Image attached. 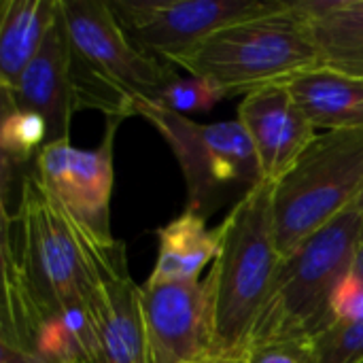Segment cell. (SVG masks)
<instances>
[{
  "mask_svg": "<svg viewBox=\"0 0 363 363\" xmlns=\"http://www.w3.org/2000/svg\"><path fill=\"white\" fill-rule=\"evenodd\" d=\"M194 363H249L247 359H238V357H206V359H200V362Z\"/></svg>",
  "mask_w": 363,
  "mask_h": 363,
  "instance_id": "obj_25",
  "label": "cell"
},
{
  "mask_svg": "<svg viewBox=\"0 0 363 363\" xmlns=\"http://www.w3.org/2000/svg\"><path fill=\"white\" fill-rule=\"evenodd\" d=\"M332 311L336 321H363V281L353 272L338 285Z\"/></svg>",
  "mask_w": 363,
  "mask_h": 363,
  "instance_id": "obj_22",
  "label": "cell"
},
{
  "mask_svg": "<svg viewBox=\"0 0 363 363\" xmlns=\"http://www.w3.org/2000/svg\"><path fill=\"white\" fill-rule=\"evenodd\" d=\"M304 363H363V321H336L308 342Z\"/></svg>",
  "mask_w": 363,
  "mask_h": 363,
  "instance_id": "obj_20",
  "label": "cell"
},
{
  "mask_svg": "<svg viewBox=\"0 0 363 363\" xmlns=\"http://www.w3.org/2000/svg\"><path fill=\"white\" fill-rule=\"evenodd\" d=\"M272 191L274 183L262 181L219 225L221 245L206 277L213 296L211 357L245 359L268 300L283 259L274 238Z\"/></svg>",
  "mask_w": 363,
  "mask_h": 363,
  "instance_id": "obj_2",
  "label": "cell"
},
{
  "mask_svg": "<svg viewBox=\"0 0 363 363\" xmlns=\"http://www.w3.org/2000/svg\"><path fill=\"white\" fill-rule=\"evenodd\" d=\"M2 98L11 100L17 108L32 111L45 119L47 145L70 140L74 100L70 83V43L62 4H57L55 19L40 51L11 87H2Z\"/></svg>",
  "mask_w": 363,
  "mask_h": 363,
  "instance_id": "obj_13",
  "label": "cell"
},
{
  "mask_svg": "<svg viewBox=\"0 0 363 363\" xmlns=\"http://www.w3.org/2000/svg\"><path fill=\"white\" fill-rule=\"evenodd\" d=\"M60 0H2L0 87H11L40 51Z\"/></svg>",
  "mask_w": 363,
  "mask_h": 363,
  "instance_id": "obj_18",
  "label": "cell"
},
{
  "mask_svg": "<svg viewBox=\"0 0 363 363\" xmlns=\"http://www.w3.org/2000/svg\"><path fill=\"white\" fill-rule=\"evenodd\" d=\"M319 66L363 79V0H302Z\"/></svg>",
  "mask_w": 363,
  "mask_h": 363,
  "instance_id": "obj_15",
  "label": "cell"
},
{
  "mask_svg": "<svg viewBox=\"0 0 363 363\" xmlns=\"http://www.w3.org/2000/svg\"><path fill=\"white\" fill-rule=\"evenodd\" d=\"M351 272L363 281V236L362 240H359V247H357V253H355V264H353V270Z\"/></svg>",
  "mask_w": 363,
  "mask_h": 363,
  "instance_id": "obj_24",
  "label": "cell"
},
{
  "mask_svg": "<svg viewBox=\"0 0 363 363\" xmlns=\"http://www.w3.org/2000/svg\"><path fill=\"white\" fill-rule=\"evenodd\" d=\"M363 189V128L317 134L274 183L272 215L281 257L349 211Z\"/></svg>",
  "mask_w": 363,
  "mask_h": 363,
  "instance_id": "obj_6",
  "label": "cell"
},
{
  "mask_svg": "<svg viewBox=\"0 0 363 363\" xmlns=\"http://www.w3.org/2000/svg\"><path fill=\"white\" fill-rule=\"evenodd\" d=\"M283 85L317 130L363 128V79L317 66Z\"/></svg>",
  "mask_w": 363,
  "mask_h": 363,
  "instance_id": "obj_17",
  "label": "cell"
},
{
  "mask_svg": "<svg viewBox=\"0 0 363 363\" xmlns=\"http://www.w3.org/2000/svg\"><path fill=\"white\" fill-rule=\"evenodd\" d=\"M70 43L74 111L94 108L106 119L136 115L138 102H160L179 77L170 64L140 51L108 2L60 0Z\"/></svg>",
  "mask_w": 363,
  "mask_h": 363,
  "instance_id": "obj_3",
  "label": "cell"
},
{
  "mask_svg": "<svg viewBox=\"0 0 363 363\" xmlns=\"http://www.w3.org/2000/svg\"><path fill=\"white\" fill-rule=\"evenodd\" d=\"M308 342H270L247 353L249 363H304Z\"/></svg>",
  "mask_w": 363,
  "mask_h": 363,
  "instance_id": "obj_23",
  "label": "cell"
},
{
  "mask_svg": "<svg viewBox=\"0 0 363 363\" xmlns=\"http://www.w3.org/2000/svg\"><path fill=\"white\" fill-rule=\"evenodd\" d=\"M151 363H194L211 357L213 296L208 279L140 285Z\"/></svg>",
  "mask_w": 363,
  "mask_h": 363,
  "instance_id": "obj_10",
  "label": "cell"
},
{
  "mask_svg": "<svg viewBox=\"0 0 363 363\" xmlns=\"http://www.w3.org/2000/svg\"><path fill=\"white\" fill-rule=\"evenodd\" d=\"M47 145V123L32 111L17 108L11 100L2 98L0 117V151L11 164L32 168L40 149Z\"/></svg>",
  "mask_w": 363,
  "mask_h": 363,
  "instance_id": "obj_19",
  "label": "cell"
},
{
  "mask_svg": "<svg viewBox=\"0 0 363 363\" xmlns=\"http://www.w3.org/2000/svg\"><path fill=\"white\" fill-rule=\"evenodd\" d=\"M2 249L51 302H94L106 274L128 264L121 240H102L49 191L34 168L23 177L19 204L2 213Z\"/></svg>",
  "mask_w": 363,
  "mask_h": 363,
  "instance_id": "obj_1",
  "label": "cell"
},
{
  "mask_svg": "<svg viewBox=\"0 0 363 363\" xmlns=\"http://www.w3.org/2000/svg\"><path fill=\"white\" fill-rule=\"evenodd\" d=\"M0 345L36 353L49 363H96L66 323L60 306L43 296L15 257L2 249Z\"/></svg>",
  "mask_w": 363,
  "mask_h": 363,
  "instance_id": "obj_11",
  "label": "cell"
},
{
  "mask_svg": "<svg viewBox=\"0 0 363 363\" xmlns=\"http://www.w3.org/2000/svg\"><path fill=\"white\" fill-rule=\"evenodd\" d=\"M104 363H151L140 285L130 277L128 264L106 274L94 300Z\"/></svg>",
  "mask_w": 363,
  "mask_h": 363,
  "instance_id": "obj_14",
  "label": "cell"
},
{
  "mask_svg": "<svg viewBox=\"0 0 363 363\" xmlns=\"http://www.w3.org/2000/svg\"><path fill=\"white\" fill-rule=\"evenodd\" d=\"M353 208H357V213L363 217V189L362 194L357 196V200H355V204H353Z\"/></svg>",
  "mask_w": 363,
  "mask_h": 363,
  "instance_id": "obj_26",
  "label": "cell"
},
{
  "mask_svg": "<svg viewBox=\"0 0 363 363\" xmlns=\"http://www.w3.org/2000/svg\"><path fill=\"white\" fill-rule=\"evenodd\" d=\"M136 115L149 121L174 153L187 189V208L213 215L230 200L240 202L262 179L257 153L240 123L228 119L198 123L155 102H138Z\"/></svg>",
  "mask_w": 363,
  "mask_h": 363,
  "instance_id": "obj_7",
  "label": "cell"
},
{
  "mask_svg": "<svg viewBox=\"0 0 363 363\" xmlns=\"http://www.w3.org/2000/svg\"><path fill=\"white\" fill-rule=\"evenodd\" d=\"M238 119L257 153L262 179L268 183L281 181L317 138V128L285 85L247 94L238 106Z\"/></svg>",
  "mask_w": 363,
  "mask_h": 363,
  "instance_id": "obj_12",
  "label": "cell"
},
{
  "mask_svg": "<svg viewBox=\"0 0 363 363\" xmlns=\"http://www.w3.org/2000/svg\"><path fill=\"white\" fill-rule=\"evenodd\" d=\"M362 236L363 217L351 206L281 259L249 351L270 342H311L336 323L332 300L353 270Z\"/></svg>",
  "mask_w": 363,
  "mask_h": 363,
  "instance_id": "obj_4",
  "label": "cell"
},
{
  "mask_svg": "<svg viewBox=\"0 0 363 363\" xmlns=\"http://www.w3.org/2000/svg\"><path fill=\"white\" fill-rule=\"evenodd\" d=\"M285 2L287 0H113L108 4L119 26L140 51L174 66L217 30L279 11Z\"/></svg>",
  "mask_w": 363,
  "mask_h": 363,
  "instance_id": "obj_8",
  "label": "cell"
},
{
  "mask_svg": "<svg viewBox=\"0 0 363 363\" xmlns=\"http://www.w3.org/2000/svg\"><path fill=\"white\" fill-rule=\"evenodd\" d=\"M174 66L217 83L228 98L283 85L319 66L308 21L298 2L217 30Z\"/></svg>",
  "mask_w": 363,
  "mask_h": 363,
  "instance_id": "obj_5",
  "label": "cell"
},
{
  "mask_svg": "<svg viewBox=\"0 0 363 363\" xmlns=\"http://www.w3.org/2000/svg\"><path fill=\"white\" fill-rule=\"evenodd\" d=\"M228 98V94L213 83L211 79L204 77H177L160 96V106L174 111L179 115L187 113H200V111H211L217 102Z\"/></svg>",
  "mask_w": 363,
  "mask_h": 363,
  "instance_id": "obj_21",
  "label": "cell"
},
{
  "mask_svg": "<svg viewBox=\"0 0 363 363\" xmlns=\"http://www.w3.org/2000/svg\"><path fill=\"white\" fill-rule=\"evenodd\" d=\"M123 119H106L104 136L96 149H79L66 143L45 145L36 157V172L60 204L102 240L111 234L113 153L115 134Z\"/></svg>",
  "mask_w": 363,
  "mask_h": 363,
  "instance_id": "obj_9",
  "label": "cell"
},
{
  "mask_svg": "<svg viewBox=\"0 0 363 363\" xmlns=\"http://www.w3.org/2000/svg\"><path fill=\"white\" fill-rule=\"evenodd\" d=\"M157 259L145 285L196 283L208 262H215L221 245L219 228L208 230L206 219L185 208L157 230Z\"/></svg>",
  "mask_w": 363,
  "mask_h": 363,
  "instance_id": "obj_16",
  "label": "cell"
}]
</instances>
